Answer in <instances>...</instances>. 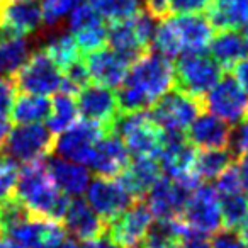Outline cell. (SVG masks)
<instances>
[{"label": "cell", "instance_id": "5bb4252c", "mask_svg": "<svg viewBox=\"0 0 248 248\" xmlns=\"http://www.w3.org/2000/svg\"><path fill=\"white\" fill-rule=\"evenodd\" d=\"M70 29H72L73 38H75L83 56L95 51V49L104 48L107 43L106 22L89 2L77 5L72 11Z\"/></svg>", "mask_w": 248, "mask_h": 248}, {"label": "cell", "instance_id": "9c48e42d", "mask_svg": "<svg viewBox=\"0 0 248 248\" xmlns=\"http://www.w3.org/2000/svg\"><path fill=\"white\" fill-rule=\"evenodd\" d=\"M75 104L82 121L97 124L107 135H114L121 112L117 95L112 89L89 83L75 95Z\"/></svg>", "mask_w": 248, "mask_h": 248}, {"label": "cell", "instance_id": "e0dca14e", "mask_svg": "<svg viewBox=\"0 0 248 248\" xmlns=\"http://www.w3.org/2000/svg\"><path fill=\"white\" fill-rule=\"evenodd\" d=\"M85 66L89 77L95 85H102L107 89H117L123 83L128 73L129 65L114 49L100 48L85 55Z\"/></svg>", "mask_w": 248, "mask_h": 248}, {"label": "cell", "instance_id": "60d3db41", "mask_svg": "<svg viewBox=\"0 0 248 248\" xmlns=\"http://www.w3.org/2000/svg\"><path fill=\"white\" fill-rule=\"evenodd\" d=\"M211 248H247V243L238 236L236 231H219L211 241Z\"/></svg>", "mask_w": 248, "mask_h": 248}, {"label": "cell", "instance_id": "74e56055", "mask_svg": "<svg viewBox=\"0 0 248 248\" xmlns=\"http://www.w3.org/2000/svg\"><path fill=\"white\" fill-rule=\"evenodd\" d=\"M16 85L11 77H0V123H11Z\"/></svg>", "mask_w": 248, "mask_h": 248}, {"label": "cell", "instance_id": "4fadbf2b", "mask_svg": "<svg viewBox=\"0 0 248 248\" xmlns=\"http://www.w3.org/2000/svg\"><path fill=\"white\" fill-rule=\"evenodd\" d=\"M87 199L90 207L106 224L135 202V199L117 182V179H102V177H95L89 184Z\"/></svg>", "mask_w": 248, "mask_h": 248}, {"label": "cell", "instance_id": "ee69618b", "mask_svg": "<svg viewBox=\"0 0 248 248\" xmlns=\"http://www.w3.org/2000/svg\"><path fill=\"white\" fill-rule=\"evenodd\" d=\"M170 0H145L146 12L153 16L156 21H163V19L170 17V9H169Z\"/></svg>", "mask_w": 248, "mask_h": 248}, {"label": "cell", "instance_id": "8fae6325", "mask_svg": "<svg viewBox=\"0 0 248 248\" xmlns=\"http://www.w3.org/2000/svg\"><path fill=\"white\" fill-rule=\"evenodd\" d=\"M204 109L230 126L248 119V93L234 82L233 77H223L204 99Z\"/></svg>", "mask_w": 248, "mask_h": 248}, {"label": "cell", "instance_id": "1f68e13d", "mask_svg": "<svg viewBox=\"0 0 248 248\" xmlns=\"http://www.w3.org/2000/svg\"><path fill=\"white\" fill-rule=\"evenodd\" d=\"M28 58L29 45L24 38H16L0 45V77H14Z\"/></svg>", "mask_w": 248, "mask_h": 248}, {"label": "cell", "instance_id": "7dc6e473", "mask_svg": "<svg viewBox=\"0 0 248 248\" xmlns=\"http://www.w3.org/2000/svg\"><path fill=\"white\" fill-rule=\"evenodd\" d=\"M82 248H117L114 247L112 243H110L107 238H99V240H92V241H87L85 245H83Z\"/></svg>", "mask_w": 248, "mask_h": 248}, {"label": "cell", "instance_id": "d590c367", "mask_svg": "<svg viewBox=\"0 0 248 248\" xmlns=\"http://www.w3.org/2000/svg\"><path fill=\"white\" fill-rule=\"evenodd\" d=\"M85 0H45L41 5L43 22L48 26H55L77 5L83 4Z\"/></svg>", "mask_w": 248, "mask_h": 248}, {"label": "cell", "instance_id": "d6a6232c", "mask_svg": "<svg viewBox=\"0 0 248 248\" xmlns=\"http://www.w3.org/2000/svg\"><path fill=\"white\" fill-rule=\"evenodd\" d=\"M89 4L109 22L133 19L141 12L140 0H89Z\"/></svg>", "mask_w": 248, "mask_h": 248}, {"label": "cell", "instance_id": "8992f818", "mask_svg": "<svg viewBox=\"0 0 248 248\" xmlns=\"http://www.w3.org/2000/svg\"><path fill=\"white\" fill-rule=\"evenodd\" d=\"M204 102L172 89L152 107L148 116L162 131L186 133L197 116L204 112Z\"/></svg>", "mask_w": 248, "mask_h": 248}, {"label": "cell", "instance_id": "f546056e", "mask_svg": "<svg viewBox=\"0 0 248 248\" xmlns=\"http://www.w3.org/2000/svg\"><path fill=\"white\" fill-rule=\"evenodd\" d=\"M77 119H78V110H77L75 97L62 92L51 100V112L46 119V124H48L46 128L53 135H60L72 128Z\"/></svg>", "mask_w": 248, "mask_h": 248}, {"label": "cell", "instance_id": "f35d334b", "mask_svg": "<svg viewBox=\"0 0 248 248\" xmlns=\"http://www.w3.org/2000/svg\"><path fill=\"white\" fill-rule=\"evenodd\" d=\"M216 192L219 194V196L241 192V180H240V173H238L236 160H234V163H231L224 172H221L219 175H217Z\"/></svg>", "mask_w": 248, "mask_h": 248}, {"label": "cell", "instance_id": "db71d44e", "mask_svg": "<svg viewBox=\"0 0 248 248\" xmlns=\"http://www.w3.org/2000/svg\"><path fill=\"white\" fill-rule=\"evenodd\" d=\"M162 248H177V245H169V247H162Z\"/></svg>", "mask_w": 248, "mask_h": 248}, {"label": "cell", "instance_id": "cb8c5ba5", "mask_svg": "<svg viewBox=\"0 0 248 248\" xmlns=\"http://www.w3.org/2000/svg\"><path fill=\"white\" fill-rule=\"evenodd\" d=\"M0 22L11 26L21 36L32 34L43 24L41 5L34 0H7L0 4Z\"/></svg>", "mask_w": 248, "mask_h": 248}, {"label": "cell", "instance_id": "816d5d0a", "mask_svg": "<svg viewBox=\"0 0 248 248\" xmlns=\"http://www.w3.org/2000/svg\"><path fill=\"white\" fill-rule=\"evenodd\" d=\"M56 248H82L75 240H63Z\"/></svg>", "mask_w": 248, "mask_h": 248}, {"label": "cell", "instance_id": "44dd1931", "mask_svg": "<svg viewBox=\"0 0 248 248\" xmlns=\"http://www.w3.org/2000/svg\"><path fill=\"white\" fill-rule=\"evenodd\" d=\"M65 231H68L75 240L83 243L92 240H99L106 234L107 224L99 217V214L90 207V204L83 199L70 201V206L63 217Z\"/></svg>", "mask_w": 248, "mask_h": 248}, {"label": "cell", "instance_id": "6da1fadb", "mask_svg": "<svg viewBox=\"0 0 248 248\" xmlns=\"http://www.w3.org/2000/svg\"><path fill=\"white\" fill-rule=\"evenodd\" d=\"M117 89L121 114L143 112L173 89V63L156 51H148L129 66Z\"/></svg>", "mask_w": 248, "mask_h": 248}, {"label": "cell", "instance_id": "277c9868", "mask_svg": "<svg viewBox=\"0 0 248 248\" xmlns=\"http://www.w3.org/2000/svg\"><path fill=\"white\" fill-rule=\"evenodd\" d=\"M114 135L123 140L124 146L135 158L150 156L158 158L163 145V131L143 112L121 114L114 128Z\"/></svg>", "mask_w": 248, "mask_h": 248}, {"label": "cell", "instance_id": "f907efd6", "mask_svg": "<svg viewBox=\"0 0 248 248\" xmlns=\"http://www.w3.org/2000/svg\"><path fill=\"white\" fill-rule=\"evenodd\" d=\"M0 248H22V247L19 243H16L14 240H11V238L0 236Z\"/></svg>", "mask_w": 248, "mask_h": 248}, {"label": "cell", "instance_id": "ab89813d", "mask_svg": "<svg viewBox=\"0 0 248 248\" xmlns=\"http://www.w3.org/2000/svg\"><path fill=\"white\" fill-rule=\"evenodd\" d=\"M213 0H170L169 9L170 14L187 16V14H201L207 12Z\"/></svg>", "mask_w": 248, "mask_h": 248}, {"label": "cell", "instance_id": "30bf717a", "mask_svg": "<svg viewBox=\"0 0 248 248\" xmlns=\"http://www.w3.org/2000/svg\"><path fill=\"white\" fill-rule=\"evenodd\" d=\"M153 214L145 199H138L107 223V240L117 248H138L146 236Z\"/></svg>", "mask_w": 248, "mask_h": 248}, {"label": "cell", "instance_id": "836d02e7", "mask_svg": "<svg viewBox=\"0 0 248 248\" xmlns=\"http://www.w3.org/2000/svg\"><path fill=\"white\" fill-rule=\"evenodd\" d=\"M219 211L223 230L236 231L248 213V199L245 194H224L219 197Z\"/></svg>", "mask_w": 248, "mask_h": 248}, {"label": "cell", "instance_id": "9a60e30c", "mask_svg": "<svg viewBox=\"0 0 248 248\" xmlns=\"http://www.w3.org/2000/svg\"><path fill=\"white\" fill-rule=\"evenodd\" d=\"M66 236L62 223L31 216L9 231L7 236L22 248H56Z\"/></svg>", "mask_w": 248, "mask_h": 248}, {"label": "cell", "instance_id": "7bdbcfd3", "mask_svg": "<svg viewBox=\"0 0 248 248\" xmlns=\"http://www.w3.org/2000/svg\"><path fill=\"white\" fill-rule=\"evenodd\" d=\"M234 155H248V119L240 124V128L233 135Z\"/></svg>", "mask_w": 248, "mask_h": 248}, {"label": "cell", "instance_id": "603a6c76", "mask_svg": "<svg viewBox=\"0 0 248 248\" xmlns=\"http://www.w3.org/2000/svg\"><path fill=\"white\" fill-rule=\"evenodd\" d=\"M107 43L129 65H133L138 58L152 51L150 46H146L140 36L135 24V17L119 22H110V26L107 28Z\"/></svg>", "mask_w": 248, "mask_h": 248}, {"label": "cell", "instance_id": "bcb514c9", "mask_svg": "<svg viewBox=\"0 0 248 248\" xmlns=\"http://www.w3.org/2000/svg\"><path fill=\"white\" fill-rule=\"evenodd\" d=\"M236 158H238L236 167H238V173H240L241 189L245 192V197L248 199V155H238Z\"/></svg>", "mask_w": 248, "mask_h": 248}, {"label": "cell", "instance_id": "4dcf8cb0", "mask_svg": "<svg viewBox=\"0 0 248 248\" xmlns=\"http://www.w3.org/2000/svg\"><path fill=\"white\" fill-rule=\"evenodd\" d=\"M48 53L49 58L55 62V65L62 70V73L77 62L83 60V55L77 45L75 38L72 34H58L48 43L46 48H43Z\"/></svg>", "mask_w": 248, "mask_h": 248}, {"label": "cell", "instance_id": "b9f144b4", "mask_svg": "<svg viewBox=\"0 0 248 248\" xmlns=\"http://www.w3.org/2000/svg\"><path fill=\"white\" fill-rule=\"evenodd\" d=\"M177 248H211V240L207 234L189 230L177 241Z\"/></svg>", "mask_w": 248, "mask_h": 248}, {"label": "cell", "instance_id": "4316f807", "mask_svg": "<svg viewBox=\"0 0 248 248\" xmlns=\"http://www.w3.org/2000/svg\"><path fill=\"white\" fill-rule=\"evenodd\" d=\"M206 17L214 31H238L248 22V0H213Z\"/></svg>", "mask_w": 248, "mask_h": 248}, {"label": "cell", "instance_id": "83f0119b", "mask_svg": "<svg viewBox=\"0 0 248 248\" xmlns=\"http://www.w3.org/2000/svg\"><path fill=\"white\" fill-rule=\"evenodd\" d=\"M51 112V100L45 95L32 93H19L14 99L11 121L19 124H39L46 121Z\"/></svg>", "mask_w": 248, "mask_h": 248}, {"label": "cell", "instance_id": "ba28073f", "mask_svg": "<svg viewBox=\"0 0 248 248\" xmlns=\"http://www.w3.org/2000/svg\"><path fill=\"white\" fill-rule=\"evenodd\" d=\"M180 219L190 231L207 234V236L223 231L219 196L216 189L207 184L196 187L187 199Z\"/></svg>", "mask_w": 248, "mask_h": 248}, {"label": "cell", "instance_id": "7a4b0ae2", "mask_svg": "<svg viewBox=\"0 0 248 248\" xmlns=\"http://www.w3.org/2000/svg\"><path fill=\"white\" fill-rule=\"evenodd\" d=\"M14 196L28 207L31 216L62 223L70 206L68 196L60 192L45 160L26 163L19 170Z\"/></svg>", "mask_w": 248, "mask_h": 248}, {"label": "cell", "instance_id": "d6986e66", "mask_svg": "<svg viewBox=\"0 0 248 248\" xmlns=\"http://www.w3.org/2000/svg\"><path fill=\"white\" fill-rule=\"evenodd\" d=\"M186 138L194 148L224 150L230 146L233 129L230 124L213 114H201L187 128Z\"/></svg>", "mask_w": 248, "mask_h": 248}, {"label": "cell", "instance_id": "52a82bcc", "mask_svg": "<svg viewBox=\"0 0 248 248\" xmlns=\"http://www.w3.org/2000/svg\"><path fill=\"white\" fill-rule=\"evenodd\" d=\"M16 90L32 95H49L62 87L63 73L45 49L29 55L28 62L11 77Z\"/></svg>", "mask_w": 248, "mask_h": 248}, {"label": "cell", "instance_id": "d4e9b609", "mask_svg": "<svg viewBox=\"0 0 248 248\" xmlns=\"http://www.w3.org/2000/svg\"><path fill=\"white\" fill-rule=\"evenodd\" d=\"M46 165L55 186L65 196L80 197L89 187L90 173L85 165L68 162L65 158H51Z\"/></svg>", "mask_w": 248, "mask_h": 248}, {"label": "cell", "instance_id": "484cf974", "mask_svg": "<svg viewBox=\"0 0 248 248\" xmlns=\"http://www.w3.org/2000/svg\"><path fill=\"white\" fill-rule=\"evenodd\" d=\"M211 56L224 70L230 72L238 62L248 56V41L243 34L233 29L217 31L209 43Z\"/></svg>", "mask_w": 248, "mask_h": 248}, {"label": "cell", "instance_id": "f1b7e54d", "mask_svg": "<svg viewBox=\"0 0 248 248\" xmlns=\"http://www.w3.org/2000/svg\"><path fill=\"white\" fill-rule=\"evenodd\" d=\"M236 155L231 150H201L196 153V162H194V175L202 182V180L217 179L221 172L228 169L231 163H234Z\"/></svg>", "mask_w": 248, "mask_h": 248}, {"label": "cell", "instance_id": "c3c4849f", "mask_svg": "<svg viewBox=\"0 0 248 248\" xmlns=\"http://www.w3.org/2000/svg\"><path fill=\"white\" fill-rule=\"evenodd\" d=\"M236 233H238V236L245 241V243H248V213H247V216H245L243 223H241L240 228L236 230Z\"/></svg>", "mask_w": 248, "mask_h": 248}, {"label": "cell", "instance_id": "3957f363", "mask_svg": "<svg viewBox=\"0 0 248 248\" xmlns=\"http://www.w3.org/2000/svg\"><path fill=\"white\" fill-rule=\"evenodd\" d=\"M223 73L224 70L209 56L184 55L173 65V89L204 102Z\"/></svg>", "mask_w": 248, "mask_h": 248}, {"label": "cell", "instance_id": "8d00e7d4", "mask_svg": "<svg viewBox=\"0 0 248 248\" xmlns=\"http://www.w3.org/2000/svg\"><path fill=\"white\" fill-rule=\"evenodd\" d=\"M19 167L14 160L2 156L0 158V201L14 194L16 182H17Z\"/></svg>", "mask_w": 248, "mask_h": 248}, {"label": "cell", "instance_id": "681fc988", "mask_svg": "<svg viewBox=\"0 0 248 248\" xmlns=\"http://www.w3.org/2000/svg\"><path fill=\"white\" fill-rule=\"evenodd\" d=\"M9 131H11V123H0V155H2V145H4Z\"/></svg>", "mask_w": 248, "mask_h": 248}, {"label": "cell", "instance_id": "2e32d148", "mask_svg": "<svg viewBox=\"0 0 248 248\" xmlns=\"http://www.w3.org/2000/svg\"><path fill=\"white\" fill-rule=\"evenodd\" d=\"M190 192L192 190L184 186L182 182H177L169 177L167 179L162 177L153 186V189L146 194L148 196L146 204H148L153 217L156 219H175L182 214Z\"/></svg>", "mask_w": 248, "mask_h": 248}, {"label": "cell", "instance_id": "7c38bea8", "mask_svg": "<svg viewBox=\"0 0 248 248\" xmlns=\"http://www.w3.org/2000/svg\"><path fill=\"white\" fill-rule=\"evenodd\" d=\"M104 136H107V133L100 126L87 121H78L56 140L55 152L68 162L90 165L97 143Z\"/></svg>", "mask_w": 248, "mask_h": 248}, {"label": "cell", "instance_id": "7402d4cb", "mask_svg": "<svg viewBox=\"0 0 248 248\" xmlns=\"http://www.w3.org/2000/svg\"><path fill=\"white\" fill-rule=\"evenodd\" d=\"M129 165V152L117 135H107L97 143L90 169L95 177L116 179Z\"/></svg>", "mask_w": 248, "mask_h": 248}, {"label": "cell", "instance_id": "f6af8a7d", "mask_svg": "<svg viewBox=\"0 0 248 248\" xmlns=\"http://www.w3.org/2000/svg\"><path fill=\"white\" fill-rule=\"evenodd\" d=\"M230 72L233 73L234 82H236L238 85H240L241 89L248 93V56L241 60V62H238L236 65L230 70Z\"/></svg>", "mask_w": 248, "mask_h": 248}, {"label": "cell", "instance_id": "5b68a950", "mask_svg": "<svg viewBox=\"0 0 248 248\" xmlns=\"http://www.w3.org/2000/svg\"><path fill=\"white\" fill-rule=\"evenodd\" d=\"M55 135L43 124H19L5 136L2 155L14 162H38L55 152Z\"/></svg>", "mask_w": 248, "mask_h": 248}, {"label": "cell", "instance_id": "ac0fdd59", "mask_svg": "<svg viewBox=\"0 0 248 248\" xmlns=\"http://www.w3.org/2000/svg\"><path fill=\"white\" fill-rule=\"evenodd\" d=\"M173 29L184 55H202L214 36V28L206 16L187 14L172 17Z\"/></svg>", "mask_w": 248, "mask_h": 248}, {"label": "cell", "instance_id": "11a10c76", "mask_svg": "<svg viewBox=\"0 0 248 248\" xmlns=\"http://www.w3.org/2000/svg\"><path fill=\"white\" fill-rule=\"evenodd\" d=\"M247 248H248V243H247Z\"/></svg>", "mask_w": 248, "mask_h": 248}, {"label": "cell", "instance_id": "e575fe53", "mask_svg": "<svg viewBox=\"0 0 248 248\" xmlns=\"http://www.w3.org/2000/svg\"><path fill=\"white\" fill-rule=\"evenodd\" d=\"M29 217L31 213L14 194L2 199L0 201V236H7L9 231Z\"/></svg>", "mask_w": 248, "mask_h": 248}, {"label": "cell", "instance_id": "f5cc1de1", "mask_svg": "<svg viewBox=\"0 0 248 248\" xmlns=\"http://www.w3.org/2000/svg\"><path fill=\"white\" fill-rule=\"evenodd\" d=\"M245 39H247V41H248V22H247V24H245Z\"/></svg>", "mask_w": 248, "mask_h": 248}, {"label": "cell", "instance_id": "ffe728a7", "mask_svg": "<svg viewBox=\"0 0 248 248\" xmlns=\"http://www.w3.org/2000/svg\"><path fill=\"white\" fill-rule=\"evenodd\" d=\"M162 173L158 158L140 156L129 162V165L116 179L133 199L138 201L145 199L146 194L153 189V186L162 179Z\"/></svg>", "mask_w": 248, "mask_h": 248}]
</instances>
